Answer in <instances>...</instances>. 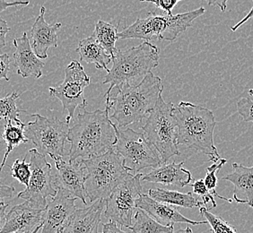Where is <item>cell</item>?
Here are the masks:
<instances>
[{
    "mask_svg": "<svg viewBox=\"0 0 253 233\" xmlns=\"http://www.w3.org/2000/svg\"><path fill=\"white\" fill-rule=\"evenodd\" d=\"M115 126L107 109L94 112L84 109L83 113L78 114L75 125L68 131V161L74 162L79 158L85 160L112 149L117 144Z\"/></svg>",
    "mask_w": 253,
    "mask_h": 233,
    "instance_id": "6da1fadb",
    "label": "cell"
},
{
    "mask_svg": "<svg viewBox=\"0 0 253 233\" xmlns=\"http://www.w3.org/2000/svg\"><path fill=\"white\" fill-rule=\"evenodd\" d=\"M163 91L162 79L151 72L138 85L113 88L110 96L105 97V109L112 111L110 117L117 121L118 126L125 127L149 115Z\"/></svg>",
    "mask_w": 253,
    "mask_h": 233,
    "instance_id": "7a4b0ae2",
    "label": "cell"
},
{
    "mask_svg": "<svg viewBox=\"0 0 253 233\" xmlns=\"http://www.w3.org/2000/svg\"><path fill=\"white\" fill-rule=\"evenodd\" d=\"M177 123V145L200 152L216 163L222 158L214 146L216 120L212 111L191 102H180L173 108Z\"/></svg>",
    "mask_w": 253,
    "mask_h": 233,
    "instance_id": "3957f363",
    "label": "cell"
},
{
    "mask_svg": "<svg viewBox=\"0 0 253 233\" xmlns=\"http://www.w3.org/2000/svg\"><path fill=\"white\" fill-rule=\"evenodd\" d=\"M159 54L156 45L148 41L129 49H118L112 58V68L102 81L104 84H110L105 97L110 96L116 86L138 85L158 66Z\"/></svg>",
    "mask_w": 253,
    "mask_h": 233,
    "instance_id": "277c9868",
    "label": "cell"
},
{
    "mask_svg": "<svg viewBox=\"0 0 253 233\" xmlns=\"http://www.w3.org/2000/svg\"><path fill=\"white\" fill-rule=\"evenodd\" d=\"M80 161L86 171L84 188L92 203L106 201L118 186L132 175L114 147L101 155Z\"/></svg>",
    "mask_w": 253,
    "mask_h": 233,
    "instance_id": "5b68a950",
    "label": "cell"
},
{
    "mask_svg": "<svg viewBox=\"0 0 253 233\" xmlns=\"http://www.w3.org/2000/svg\"><path fill=\"white\" fill-rule=\"evenodd\" d=\"M206 9H198L182 14L157 15L148 13L145 18L136 19L131 25L125 27L118 34L120 39H158L173 42L181 33L192 25L195 19L204 15Z\"/></svg>",
    "mask_w": 253,
    "mask_h": 233,
    "instance_id": "8992f818",
    "label": "cell"
},
{
    "mask_svg": "<svg viewBox=\"0 0 253 233\" xmlns=\"http://www.w3.org/2000/svg\"><path fill=\"white\" fill-rule=\"evenodd\" d=\"M173 108L172 102H165L163 95H160L147 116L146 124L142 126L146 140L158 153L163 164L171 157L180 155L177 145V123Z\"/></svg>",
    "mask_w": 253,
    "mask_h": 233,
    "instance_id": "52a82bcc",
    "label": "cell"
},
{
    "mask_svg": "<svg viewBox=\"0 0 253 233\" xmlns=\"http://www.w3.org/2000/svg\"><path fill=\"white\" fill-rule=\"evenodd\" d=\"M115 132L117 144L114 149L121 155L123 164L130 173L138 174L144 169H156L163 164L160 155L146 140L143 133L131 128L122 130L117 126H115Z\"/></svg>",
    "mask_w": 253,
    "mask_h": 233,
    "instance_id": "ba28073f",
    "label": "cell"
},
{
    "mask_svg": "<svg viewBox=\"0 0 253 233\" xmlns=\"http://www.w3.org/2000/svg\"><path fill=\"white\" fill-rule=\"evenodd\" d=\"M34 121L25 127V136L35 146L41 155L52 160L65 155V145L68 141V122L58 118H48L40 114H31Z\"/></svg>",
    "mask_w": 253,
    "mask_h": 233,
    "instance_id": "9c48e42d",
    "label": "cell"
},
{
    "mask_svg": "<svg viewBox=\"0 0 253 233\" xmlns=\"http://www.w3.org/2000/svg\"><path fill=\"white\" fill-rule=\"evenodd\" d=\"M29 154L32 171L29 185L18 193L17 197L25 200L34 208L44 210L48 204V197H53L58 193L52 168L46 156L41 155L35 148L31 149Z\"/></svg>",
    "mask_w": 253,
    "mask_h": 233,
    "instance_id": "30bf717a",
    "label": "cell"
},
{
    "mask_svg": "<svg viewBox=\"0 0 253 233\" xmlns=\"http://www.w3.org/2000/svg\"><path fill=\"white\" fill-rule=\"evenodd\" d=\"M142 173L130 175L109 196L104 215L110 222L126 228L131 227L136 200L142 194Z\"/></svg>",
    "mask_w": 253,
    "mask_h": 233,
    "instance_id": "8fae6325",
    "label": "cell"
},
{
    "mask_svg": "<svg viewBox=\"0 0 253 233\" xmlns=\"http://www.w3.org/2000/svg\"><path fill=\"white\" fill-rule=\"evenodd\" d=\"M90 84V78L84 72L83 66L72 60L65 69V79L61 84L49 87L50 96L59 99L64 112H68L66 121L70 123L78 108L85 109L87 102L84 96V89Z\"/></svg>",
    "mask_w": 253,
    "mask_h": 233,
    "instance_id": "7c38bea8",
    "label": "cell"
},
{
    "mask_svg": "<svg viewBox=\"0 0 253 233\" xmlns=\"http://www.w3.org/2000/svg\"><path fill=\"white\" fill-rule=\"evenodd\" d=\"M77 198L67 191L58 189L57 194L50 197L44 209L41 233H60L75 214Z\"/></svg>",
    "mask_w": 253,
    "mask_h": 233,
    "instance_id": "4fadbf2b",
    "label": "cell"
},
{
    "mask_svg": "<svg viewBox=\"0 0 253 233\" xmlns=\"http://www.w3.org/2000/svg\"><path fill=\"white\" fill-rule=\"evenodd\" d=\"M57 169L54 174L55 184L58 189L67 191L68 194L77 199H80L84 204H87L86 192L84 188L86 171L81 161L69 162L64 160V157L53 159Z\"/></svg>",
    "mask_w": 253,
    "mask_h": 233,
    "instance_id": "5bb4252c",
    "label": "cell"
},
{
    "mask_svg": "<svg viewBox=\"0 0 253 233\" xmlns=\"http://www.w3.org/2000/svg\"><path fill=\"white\" fill-rule=\"evenodd\" d=\"M136 208L141 209L157 223L164 226H171L174 224H188L191 225L208 224L207 221H192L180 214L178 209L170 204L161 203L152 199L147 194H142L136 200Z\"/></svg>",
    "mask_w": 253,
    "mask_h": 233,
    "instance_id": "9a60e30c",
    "label": "cell"
},
{
    "mask_svg": "<svg viewBox=\"0 0 253 233\" xmlns=\"http://www.w3.org/2000/svg\"><path fill=\"white\" fill-rule=\"evenodd\" d=\"M44 210L35 209L25 201L10 209L0 233H31L42 222Z\"/></svg>",
    "mask_w": 253,
    "mask_h": 233,
    "instance_id": "2e32d148",
    "label": "cell"
},
{
    "mask_svg": "<svg viewBox=\"0 0 253 233\" xmlns=\"http://www.w3.org/2000/svg\"><path fill=\"white\" fill-rule=\"evenodd\" d=\"M45 6H42L39 15L31 30L33 39L32 48L39 58H48L49 48L58 47V32L62 26L61 23H55L53 25L48 24L45 20Z\"/></svg>",
    "mask_w": 253,
    "mask_h": 233,
    "instance_id": "e0dca14e",
    "label": "cell"
},
{
    "mask_svg": "<svg viewBox=\"0 0 253 233\" xmlns=\"http://www.w3.org/2000/svg\"><path fill=\"white\" fill-rule=\"evenodd\" d=\"M13 42L15 48L13 58L17 74L24 78H42L45 63L34 53L27 34L24 33L21 38H15Z\"/></svg>",
    "mask_w": 253,
    "mask_h": 233,
    "instance_id": "ac0fdd59",
    "label": "cell"
},
{
    "mask_svg": "<svg viewBox=\"0 0 253 233\" xmlns=\"http://www.w3.org/2000/svg\"><path fill=\"white\" fill-rule=\"evenodd\" d=\"M105 205V200H97L85 208L77 209L60 233H99V224Z\"/></svg>",
    "mask_w": 253,
    "mask_h": 233,
    "instance_id": "d6986e66",
    "label": "cell"
},
{
    "mask_svg": "<svg viewBox=\"0 0 253 233\" xmlns=\"http://www.w3.org/2000/svg\"><path fill=\"white\" fill-rule=\"evenodd\" d=\"M184 162H171L169 164H162L150 172L143 175L142 180L152 183H159L166 187L174 186L182 189L187 185L190 184L192 175L190 170L183 168Z\"/></svg>",
    "mask_w": 253,
    "mask_h": 233,
    "instance_id": "ffe728a7",
    "label": "cell"
},
{
    "mask_svg": "<svg viewBox=\"0 0 253 233\" xmlns=\"http://www.w3.org/2000/svg\"><path fill=\"white\" fill-rule=\"evenodd\" d=\"M233 172L222 180L233 183L234 199L237 204H246L253 208V165L247 167L234 162Z\"/></svg>",
    "mask_w": 253,
    "mask_h": 233,
    "instance_id": "44dd1931",
    "label": "cell"
},
{
    "mask_svg": "<svg viewBox=\"0 0 253 233\" xmlns=\"http://www.w3.org/2000/svg\"><path fill=\"white\" fill-rule=\"evenodd\" d=\"M76 50L81 61L93 64L97 69H105L109 72L107 66L112 61V56L105 51L93 35L80 40Z\"/></svg>",
    "mask_w": 253,
    "mask_h": 233,
    "instance_id": "7402d4cb",
    "label": "cell"
},
{
    "mask_svg": "<svg viewBox=\"0 0 253 233\" xmlns=\"http://www.w3.org/2000/svg\"><path fill=\"white\" fill-rule=\"evenodd\" d=\"M147 195L152 199L156 200L161 203L176 205L185 208H194V207H204L202 201L195 196L193 193H180L178 191L166 190V189H151L148 190Z\"/></svg>",
    "mask_w": 253,
    "mask_h": 233,
    "instance_id": "603a6c76",
    "label": "cell"
},
{
    "mask_svg": "<svg viewBox=\"0 0 253 233\" xmlns=\"http://www.w3.org/2000/svg\"><path fill=\"white\" fill-rule=\"evenodd\" d=\"M5 128L2 134V138L6 144V150H5V155L2 160V163L0 165V172L5 167V162L7 160V157L9 155L10 153L15 149V147L19 146L21 144H26L29 140L25 136V127L26 125L25 123L18 120H13L9 119L5 121Z\"/></svg>",
    "mask_w": 253,
    "mask_h": 233,
    "instance_id": "cb8c5ba5",
    "label": "cell"
},
{
    "mask_svg": "<svg viewBox=\"0 0 253 233\" xmlns=\"http://www.w3.org/2000/svg\"><path fill=\"white\" fill-rule=\"evenodd\" d=\"M118 34L117 27L112 24L102 20L96 22L93 35L105 51L112 56V58L118 50L115 46L116 41L120 39Z\"/></svg>",
    "mask_w": 253,
    "mask_h": 233,
    "instance_id": "d4e9b609",
    "label": "cell"
},
{
    "mask_svg": "<svg viewBox=\"0 0 253 233\" xmlns=\"http://www.w3.org/2000/svg\"><path fill=\"white\" fill-rule=\"evenodd\" d=\"M134 220L135 223L129 228L133 233H174L173 225H162L141 209H137Z\"/></svg>",
    "mask_w": 253,
    "mask_h": 233,
    "instance_id": "484cf974",
    "label": "cell"
},
{
    "mask_svg": "<svg viewBox=\"0 0 253 233\" xmlns=\"http://www.w3.org/2000/svg\"><path fill=\"white\" fill-rule=\"evenodd\" d=\"M19 97V93L14 92L5 97L0 98V120L4 119L5 121H7L9 119H19L18 116L20 113L25 112V111H21L16 106V102Z\"/></svg>",
    "mask_w": 253,
    "mask_h": 233,
    "instance_id": "4316f807",
    "label": "cell"
},
{
    "mask_svg": "<svg viewBox=\"0 0 253 233\" xmlns=\"http://www.w3.org/2000/svg\"><path fill=\"white\" fill-rule=\"evenodd\" d=\"M226 162H227V160L221 159L216 163H213L212 165L208 167L207 168V174H206V177H205L204 179V182L205 185H206V188L210 191V194H213L214 196L218 197L220 199H223L224 201H227L229 203H232L233 202L232 199L224 197V196L217 194V192H216V186H217V180H218L216 174L223 168V166Z\"/></svg>",
    "mask_w": 253,
    "mask_h": 233,
    "instance_id": "83f0119b",
    "label": "cell"
},
{
    "mask_svg": "<svg viewBox=\"0 0 253 233\" xmlns=\"http://www.w3.org/2000/svg\"><path fill=\"white\" fill-rule=\"evenodd\" d=\"M200 214L203 216L208 224H210L211 232L213 233H237L236 229L233 225L228 224L224 219L217 215L211 214L205 207L200 208Z\"/></svg>",
    "mask_w": 253,
    "mask_h": 233,
    "instance_id": "f1b7e54d",
    "label": "cell"
},
{
    "mask_svg": "<svg viewBox=\"0 0 253 233\" xmlns=\"http://www.w3.org/2000/svg\"><path fill=\"white\" fill-rule=\"evenodd\" d=\"M11 174L21 184L25 185L26 188L28 187L32 171L30 163L26 162V157L15 160L13 165L11 166Z\"/></svg>",
    "mask_w": 253,
    "mask_h": 233,
    "instance_id": "f546056e",
    "label": "cell"
},
{
    "mask_svg": "<svg viewBox=\"0 0 253 233\" xmlns=\"http://www.w3.org/2000/svg\"><path fill=\"white\" fill-rule=\"evenodd\" d=\"M193 193L199 195L202 199V203L204 204V207L209 210V203L212 204V208H215L217 206L216 202L214 201V197L213 194L210 193V191L206 188L204 180H198L195 181L193 184L191 185Z\"/></svg>",
    "mask_w": 253,
    "mask_h": 233,
    "instance_id": "4dcf8cb0",
    "label": "cell"
},
{
    "mask_svg": "<svg viewBox=\"0 0 253 233\" xmlns=\"http://www.w3.org/2000/svg\"><path fill=\"white\" fill-rule=\"evenodd\" d=\"M237 112L243 116L244 122L253 123V96L242 98L237 102Z\"/></svg>",
    "mask_w": 253,
    "mask_h": 233,
    "instance_id": "1f68e13d",
    "label": "cell"
},
{
    "mask_svg": "<svg viewBox=\"0 0 253 233\" xmlns=\"http://www.w3.org/2000/svg\"><path fill=\"white\" fill-rule=\"evenodd\" d=\"M142 2L154 4L156 7L166 12L167 15H171L172 9L179 3V0H142Z\"/></svg>",
    "mask_w": 253,
    "mask_h": 233,
    "instance_id": "d6a6232c",
    "label": "cell"
},
{
    "mask_svg": "<svg viewBox=\"0 0 253 233\" xmlns=\"http://www.w3.org/2000/svg\"><path fill=\"white\" fill-rule=\"evenodd\" d=\"M10 59L9 56L7 54L0 55V80L5 79V81H9L8 73L10 71Z\"/></svg>",
    "mask_w": 253,
    "mask_h": 233,
    "instance_id": "836d02e7",
    "label": "cell"
},
{
    "mask_svg": "<svg viewBox=\"0 0 253 233\" xmlns=\"http://www.w3.org/2000/svg\"><path fill=\"white\" fill-rule=\"evenodd\" d=\"M10 31L9 26L7 25L6 21L0 17V49L4 48L5 46V36Z\"/></svg>",
    "mask_w": 253,
    "mask_h": 233,
    "instance_id": "e575fe53",
    "label": "cell"
},
{
    "mask_svg": "<svg viewBox=\"0 0 253 233\" xmlns=\"http://www.w3.org/2000/svg\"><path fill=\"white\" fill-rule=\"evenodd\" d=\"M15 193L14 187L7 186L5 184H0V201H3L4 198H10Z\"/></svg>",
    "mask_w": 253,
    "mask_h": 233,
    "instance_id": "d590c367",
    "label": "cell"
},
{
    "mask_svg": "<svg viewBox=\"0 0 253 233\" xmlns=\"http://www.w3.org/2000/svg\"><path fill=\"white\" fill-rule=\"evenodd\" d=\"M102 233H126L118 226L117 224L113 222H109L107 224H103Z\"/></svg>",
    "mask_w": 253,
    "mask_h": 233,
    "instance_id": "8d00e7d4",
    "label": "cell"
},
{
    "mask_svg": "<svg viewBox=\"0 0 253 233\" xmlns=\"http://www.w3.org/2000/svg\"><path fill=\"white\" fill-rule=\"evenodd\" d=\"M29 1H13V2H7L5 0H0V13L7 9L8 7L12 6H17V5H28Z\"/></svg>",
    "mask_w": 253,
    "mask_h": 233,
    "instance_id": "74e56055",
    "label": "cell"
},
{
    "mask_svg": "<svg viewBox=\"0 0 253 233\" xmlns=\"http://www.w3.org/2000/svg\"><path fill=\"white\" fill-rule=\"evenodd\" d=\"M8 206H9V204H5L3 201H0V232L5 226V217H6L5 211Z\"/></svg>",
    "mask_w": 253,
    "mask_h": 233,
    "instance_id": "f35d334b",
    "label": "cell"
},
{
    "mask_svg": "<svg viewBox=\"0 0 253 233\" xmlns=\"http://www.w3.org/2000/svg\"><path fill=\"white\" fill-rule=\"evenodd\" d=\"M253 17V8L251 9V11L249 12L248 15H246L244 18H243V19L241 20L240 22H239L238 24H236V25H234V26H233L232 27V31L233 32H235L236 30L238 29L239 27L240 26H242V25H244V24H245L246 22H248L249 20L252 19Z\"/></svg>",
    "mask_w": 253,
    "mask_h": 233,
    "instance_id": "ab89813d",
    "label": "cell"
},
{
    "mask_svg": "<svg viewBox=\"0 0 253 233\" xmlns=\"http://www.w3.org/2000/svg\"><path fill=\"white\" fill-rule=\"evenodd\" d=\"M209 5H218L221 11H223V12H224L226 10V7H227L226 6V1H212V2L210 1Z\"/></svg>",
    "mask_w": 253,
    "mask_h": 233,
    "instance_id": "60d3db41",
    "label": "cell"
},
{
    "mask_svg": "<svg viewBox=\"0 0 253 233\" xmlns=\"http://www.w3.org/2000/svg\"><path fill=\"white\" fill-rule=\"evenodd\" d=\"M174 233H192V231L190 227H187L185 229H180V230L174 232Z\"/></svg>",
    "mask_w": 253,
    "mask_h": 233,
    "instance_id": "b9f144b4",
    "label": "cell"
},
{
    "mask_svg": "<svg viewBox=\"0 0 253 233\" xmlns=\"http://www.w3.org/2000/svg\"><path fill=\"white\" fill-rule=\"evenodd\" d=\"M42 224H41V225H39V226H38V227H37V228L34 229V231H33V232H32V233H39L40 230H42Z\"/></svg>",
    "mask_w": 253,
    "mask_h": 233,
    "instance_id": "7bdbcfd3",
    "label": "cell"
},
{
    "mask_svg": "<svg viewBox=\"0 0 253 233\" xmlns=\"http://www.w3.org/2000/svg\"><path fill=\"white\" fill-rule=\"evenodd\" d=\"M249 94H250V95H253V89H251V90L249 91Z\"/></svg>",
    "mask_w": 253,
    "mask_h": 233,
    "instance_id": "ee69618b",
    "label": "cell"
},
{
    "mask_svg": "<svg viewBox=\"0 0 253 233\" xmlns=\"http://www.w3.org/2000/svg\"></svg>",
    "mask_w": 253,
    "mask_h": 233,
    "instance_id": "f6af8a7d",
    "label": "cell"
},
{
    "mask_svg": "<svg viewBox=\"0 0 253 233\" xmlns=\"http://www.w3.org/2000/svg\"><path fill=\"white\" fill-rule=\"evenodd\" d=\"M0 144H1V142H0Z\"/></svg>",
    "mask_w": 253,
    "mask_h": 233,
    "instance_id": "bcb514c9",
    "label": "cell"
}]
</instances>
